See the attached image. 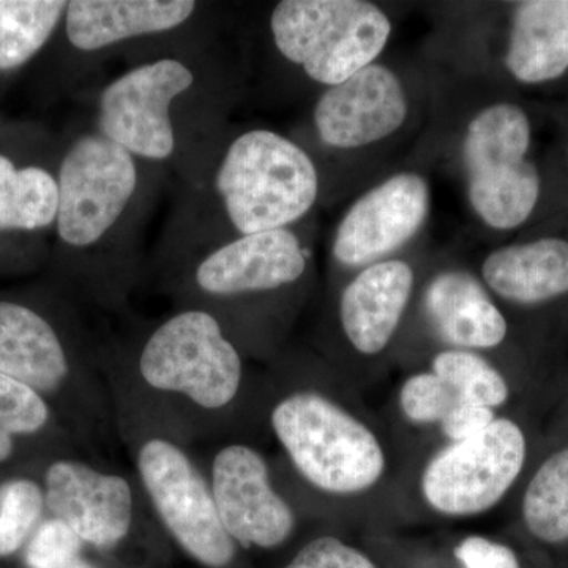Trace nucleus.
Instances as JSON below:
<instances>
[{
	"label": "nucleus",
	"instance_id": "nucleus-1",
	"mask_svg": "<svg viewBox=\"0 0 568 568\" xmlns=\"http://www.w3.org/2000/svg\"><path fill=\"white\" fill-rule=\"evenodd\" d=\"M119 426L183 444L223 432L246 392L244 354L204 310L164 317L122 362L106 361Z\"/></svg>",
	"mask_w": 568,
	"mask_h": 568
},
{
	"label": "nucleus",
	"instance_id": "nucleus-2",
	"mask_svg": "<svg viewBox=\"0 0 568 568\" xmlns=\"http://www.w3.org/2000/svg\"><path fill=\"white\" fill-rule=\"evenodd\" d=\"M267 422L294 473L320 496L365 499L390 477L386 437L332 388L295 384L276 392Z\"/></svg>",
	"mask_w": 568,
	"mask_h": 568
},
{
	"label": "nucleus",
	"instance_id": "nucleus-3",
	"mask_svg": "<svg viewBox=\"0 0 568 568\" xmlns=\"http://www.w3.org/2000/svg\"><path fill=\"white\" fill-rule=\"evenodd\" d=\"M0 373L44 399L69 395L84 446H108L114 437L119 422L106 358L78 353L31 306L0 301Z\"/></svg>",
	"mask_w": 568,
	"mask_h": 568
},
{
	"label": "nucleus",
	"instance_id": "nucleus-4",
	"mask_svg": "<svg viewBox=\"0 0 568 568\" xmlns=\"http://www.w3.org/2000/svg\"><path fill=\"white\" fill-rule=\"evenodd\" d=\"M213 197L235 234L286 230L320 197V173L297 142L267 129L237 134L212 178Z\"/></svg>",
	"mask_w": 568,
	"mask_h": 568
},
{
	"label": "nucleus",
	"instance_id": "nucleus-5",
	"mask_svg": "<svg viewBox=\"0 0 568 568\" xmlns=\"http://www.w3.org/2000/svg\"><path fill=\"white\" fill-rule=\"evenodd\" d=\"M144 164L97 130L78 134L63 152L55 234L84 265L110 253L138 219Z\"/></svg>",
	"mask_w": 568,
	"mask_h": 568
},
{
	"label": "nucleus",
	"instance_id": "nucleus-6",
	"mask_svg": "<svg viewBox=\"0 0 568 568\" xmlns=\"http://www.w3.org/2000/svg\"><path fill=\"white\" fill-rule=\"evenodd\" d=\"M201 88L192 59L168 54L138 63L97 95L95 130L148 164L173 162L183 114Z\"/></svg>",
	"mask_w": 568,
	"mask_h": 568
},
{
	"label": "nucleus",
	"instance_id": "nucleus-7",
	"mask_svg": "<svg viewBox=\"0 0 568 568\" xmlns=\"http://www.w3.org/2000/svg\"><path fill=\"white\" fill-rule=\"evenodd\" d=\"M390 33L387 14L366 0H283L271 14L276 51L325 88L375 63Z\"/></svg>",
	"mask_w": 568,
	"mask_h": 568
},
{
	"label": "nucleus",
	"instance_id": "nucleus-8",
	"mask_svg": "<svg viewBox=\"0 0 568 568\" xmlns=\"http://www.w3.org/2000/svg\"><path fill=\"white\" fill-rule=\"evenodd\" d=\"M308 261V250L290 227L235 234L190 257L174 287L181 306L204 310L222 324L239 306L301 283Z\"/></svg>",
	"mask_w": 568,
	"mask_h": 568
},
{
	"label": "nucleus",
	"instance_id": "nucleus-9",
	"mask_svg": "<svg viewBox=\"0 0 568 568\" xmlns=\"http://www.w3.org/2000/svg\"><path fill=\"white\" fill-rule=\"evenodd\" d=\"M529 149V118L517 104H489L467 125L462 145L467 197L493 230H515L536 209L540 175Z\"/></svg>",
	"mask_w": 568,
	"mask_h": 568
},
{
	"label": "nucleus",
	"instance_id": "nucleus-10",
	"mask_svg": "<svg viewBox=\"0 0 568 568\" xmlns=\"http://www.w3.org/2000/svg\"><path fill=\"white\" fill-rule=\"evenodd\" d=\"M526 459L528 437L521 425L497 416L478 435L446 443L426 458L418 474V497L439 518L481 517L515 487Z\"/></svg>",
	"mask_w": 568,
	"mask_h": 568
},
{
	"label": "nucleus",
	"instance_id": "nucleus-11",
	"mask_svg": "<svg viewBox=\"0 0 568 568\" xmlns=\"http://www.w3.org/2000/svg\"><path fill=\"white\" fill-rule=\"evenodd\" d=\"M142 491L179 547L207 568H227L237 544L224 529L209 478L182 444L156 435H129Z\"/></svg>",
	"mask_w": 568,
	"mask_h": 568
},
{
	"label": "nucleus",
	"instance_id": "nucleus-12",
	"mask_svg": "<svg viewBox=\"0 0 568 568\" xmlns=\"http://www.w3.org/2000/svg\"><path fill=\"white\" fill-rule=\"evenodd\" d=\"M224 529L244 549L282 548L297 530L293 504L275 487L260 448L233 440L213 455L209 473Z\"/></svg>",
	"mask_w": 568,
	"mask_h": 568
},
{
	"label": "nucleus",
	"instance_id": "nucleus-13",
	"mask_svg": "<svg viewBox=\"0 0 568 568\" xmlns=\"http://www.w3.org/2000/svg\"><path fill=\"white\" fill-rule=\"evenodd\" d=\"M44 503L84 545L112 549L130 537L136 521V495L129 478L81 459L62 458L44 474Z\"/></svg>",
	"mask_w": 568,
	"mask_h": 568
},
{
	"label": "nucleus",
	"instance_id": "nucleus-14",
	"mask_svg": "<svg viewBox=\"0 0 568 568\" xmlns=\"http://www.w3.org/2000/svg\"><path fill=\"white\" fill-rule=\"evenodd\" d=\"M428 182L398 173L362 194L338 223L332 254L345 267H366L405 246L428 219Z\"/></svg>",
	"mask_w": 568,
	"mask_h": 568
},
{
	"label": "nucleus",
	"instance_id": "nucleus-15",
	"mask_svg": "<svg viewBox=\"0 0 568 568\" xmlns=\"http://www.w3.org/2000/svg\"><path fill=\"white\" fill-rule=\"evenodd\" d=\"M409 103L394 70L372 63L342 84L327 88L313 123L327 148L349 151L384 141L406 122Z\"/></svg>",
	"mask_w": 568,
	"mask_h": 568
},
{
	"label": "nucleus",
	"instance_id": "nucleus-16",
	"mask_svg": "<svg viewBox=\"0 0 568 568\" xmlns=\"http://www.w3.org/2000/svg\"><path fill=\"white\" fill-rule=\"evenodd\" d=\"M414 287V268L402 260L366 265L343 287L338 323L354 353L373 358L392 345L409 308Z\"/></svg>",
	"mask_w": 568,
	"mask_h": 568
},
{
	"label": "nucleus",
	"instance_id": "nucleus-17",
	"mask_svg": "<svg viewBox=\"0 0 568 568\" xmlns=\"http://www.w3.org/2000/svg\"><path fill=\"white\" fill-rule=\"evenodd\" d=\"M200 3L192 0H71L63 32L74 50L97 54L133 40L185 28Z\"/></svg>",
	"mask_w": 568,
	"mask_h": 568
},
{
	"label": "nucleus",
	"instance_id": "nucleus-18",
	"mask_svg": "<svg viewBox=\"0 0 568 568\" xmlns=\"http://www.w3.org/2000/svg\"><path fill=\"white\" fill-rule=\"evenodd\" d=\"M424 312L440 342L452 349H496L506 342L508 324L485 284L466 271H444L424 291Z\"/></svg>",
	"mask_w": 568,
	"mask_h": 568
},
{
	"label": "nucleus",
	"instance_id": "nucleus-19",
	"mask_svg": "<svg viewBox=\"0 0 568 568\" xmlns=\"http://www.w3.org/2000/svg\"><path fill=\"white\" fill-rule=\"evenodd\" d=\"M481 283L504 301L537 305L568 293V242L538 239L503 246L481 264Z\"/></svg>",
	"mask_w": 568,
	"mask_h": 568
},
{
	"label": "nucleus",
	"instance_id": "nucleus-20",
	"mask_svg": "<svg viewBox=\"0 0 568 568\" xmlns=\"http://www.w3.org/2000/svg\"><path fill=\"white\" fill-rule=\"evenodd\" d=\"M506 67L525 84L558 80L566 73L568 0H528L515 7Z\"/></svg>",
	"mask_w": 568,
	"mask_h": 568
},
{
	"label": "nucleus",
	"instance_id": "nucleus-21",
	"mask_svg": "<svg viewBox=\"0 0 568 568\" xmlns=\"http://www.w3.org/2000/svg\"><path fill=\"white\" fill-rule=\"evenodd\" d=\"M59 209L58 173L39 166H18L0 153V233H36L54 226Z\"/></svg>",
	"mask_w": 568,
	"mask_h": 568
},
{
	"label": "nucleus",
	"instance_id": "nucleus-22",
	"mask_svg": "<svg viewBox=\"0 0 568 568\" xmlns=\"http://www.w3.org/2000/svg\"><path fill=\"white\" fill-rule=\"evenodd\" d=\"M521 519L540 544H568V446L552 452L529 478L523 493Z\"/></svg>",
	"mask_w": 568,
	"mask_h": 568
},
{
	"label": "nucleus",
	"instance_id": "nucleus-23",
	"mask_svg": "<svg viewBox=\"0 0 568 568\" xmlns=\"http://www.w3.org/2000/svg\"><path fill=\"white\" fill-rule=\"evenodd\" d=\"M62 0H0V73L21 69L63 24Z\"/></svg>",
	"mask_w": 568,
	"mask_h": 568
},
{
	"label": "nucleus",
	"instance_id": "nucleus-24",
	"mask_svg": "<svg viewBox=\"0 0 568 568\" xmlns=\"http://www.w3.org/2000/svg\"><path fill=\"white\" fill-rule=\"evenodd\" d=\"M429 369L446 383L457 402L497 410L510 398L507 377L476 351L447 347L432 358Z\"/></svg>",
	"mask_w": 568,
	"mask_h": 568
},
{
	"label": "nucleus",
	"instance_id": "nucleus-25",
	"mask_svg": "<svg viewBox=\"0 0 568 568\" xmlns=\"http://www.w3.org/2000/svg\"><path fill=\"white\" fill-rule=\"evenodd\" d=\"M43 396L0 373V465L13 457L14 439L39 435L51 422Z\"/></svg>",
	"mask_w": 568,
	"mask_h": 568
},
{
	"label": "nucleus",
	"instance_id": "nucleus-26",
	"mask_svg": "<svg viewBox=\"0 0 568 568\" xmlns=\"http://www.w3.org/2000/svg\"><path fill=\"white\" fill-rule=\"evenodd\" d=\"M44 491L29 478H17L0 488V558L22 547L43 515Z\"/></svg>",
	"mask_w": 568,
	"mask_h": 568
},
{
	"label": "nucleus",
	"instance_id": "nucleus-27",
	"mask_svg": "<svg viewBox=\"0 0 568 568\" xmlns=\"http://www.w3.org/2000/svg\"><path fill=\"white\" fill-rule=\"evenodd\" d=\"M455 402L450 388L432 369L407 376L398 390L399 413L417 428H439Z\"/></svg>",
	"mask_w": 568,
	"mask_h": 568
},
{
	"label": "nucleus",
	"instance_id": "nucleus-28",
	"mask_svg": "<svg viewBox=\"0 0 568 568\" xmlns=\"http://www.w3.org/2000/svg\"><path fill=\"white\" fill-rule=\"evenodd\" d=\"M84 541L62 523L51 518L33 534L26 560L31 568H95L82 559Z\"/></svg>",
	"mask_w": 568,
	"mask_h": 568
},
{
	"label": "nucleus",
	"instance_id": "nucleus-29",
	"mask_svg": "<svg viewBox=\"0 0 568 568\" xmlns=\"http://www.w3.org/2000/svg\"><path fill=\"white\" fill-rule=\"evenodd\" d=\"M283 568H381L375 559L342 537L324 534L313 537L287 560Z\"/></svg>",
	"mask_w": 568,
	"mask_h": 568
},
{
	"label": "nucleus",
	"instance_id": "nucleus-30",
	"mask_svg": "<svg viewBox=\"0 0 568 568\" xmlns=\"http://www.w3.org/2000/svg\"><path fill=\"white\" fill-rule=\"evenodd\" d=\"M454 558L462 568H523L514 548L484 534H467L458 540Z\"/></svg>",
	"mask_w": 568,
	"mask_h": 568
},
{
	"label": "nucleus",
	"instance_id": "nucleus-31",
	"mask_svg": "<svg viewBox=\"0 0 568 568\" xmlns=\"http://www.w3.org/2000/svg\"><path fill=\"white\" fill-rule=\"evenodd\" d=\"M496 410L488 407L455 402L443 424L439 425V432L446 443H458L484 432L491 422L496 420Z\"/></svg>",
	"mask_w": 568,
	"mask_h": 568
}]
</instances>
